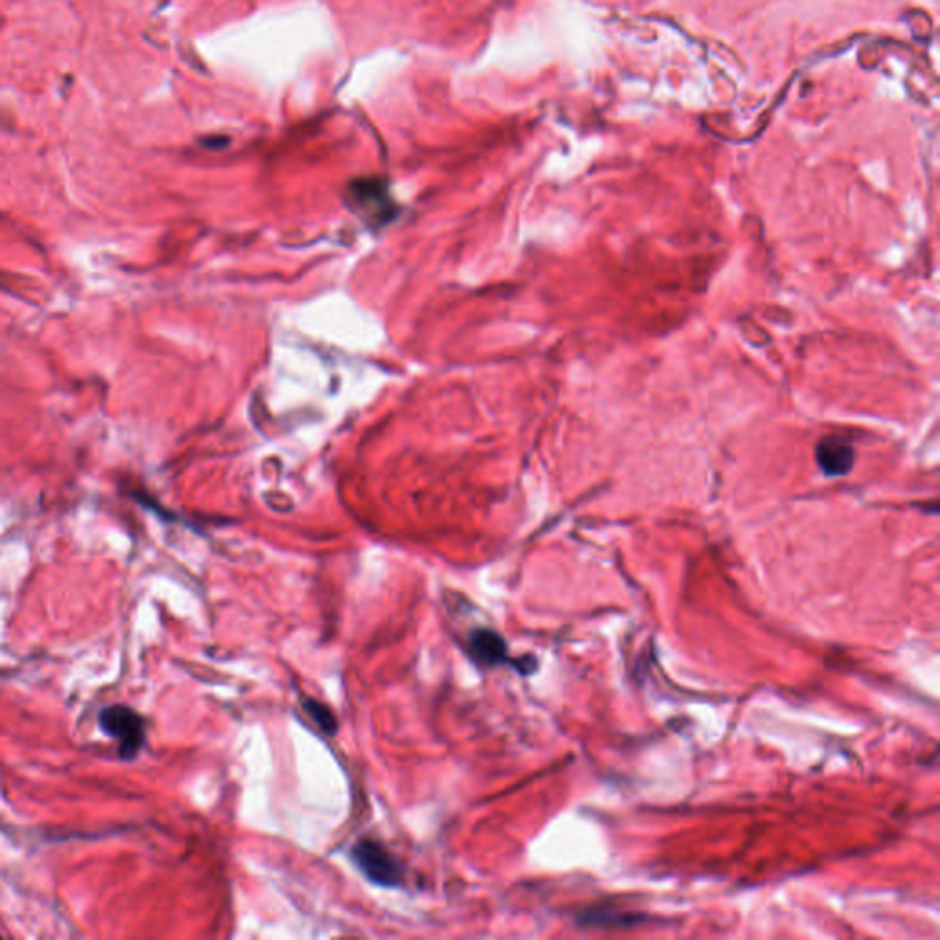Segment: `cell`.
Segmentation results:
<instances>
[{"label": "cell", "instance_id": "cell-4", "mask_svg": "<svg viewBox=\"0 0 940 940\" xmlns=\"http://www.w3.org/2000/svg\"><path fill=\"white\" fill-rule=\"evenodd\" d=\"M854 460H857L854 447L838 436H827L815 447V462L830 478H839L851 473Z\"/></svg>", "mask_w": 940, "mask_h": 940}, {"label": "cell", "instance_id": "cell-2", "mask_svg": "<svg viewBox=\"0 0 940 940\" xmlns=\"http://www.w3.org/2000/svg\"><path fill=\"white\" fill-rule=\"evenodd\" d=\"M351 860L360 873L375 886L399 887L402 881L401 863L394 852L377 839L362 838L351 847Z\"/></svg>", "mask_w": 940, "mask_h": 940}, {"label": "cell", "instance_id": "cell-5", "mask_svg": "<svg viewBox=\"0 0 940 940\" xmlns=\"http://www.w3.org/2000/svg\"><path fill=\"white\" fill-rule=\"evenodd\" d=\"M355 201L359 204L360 210L365 211V216L373 217V206H375V219L383 216L384 221H388V197L378 188L377 182H359V186L355 188Z\"/></svg>", "mask_w": 940, "mask_h": 940}, {"label": "cell", "instance_id": "cell-3", "mask_svg": "<svg viewBox=\"0 0 940 940\" xmlns=\"http://www.w3.org/2000/svg\"><path fill=\"white\" fill-rule=\"evenodd\" d=\"M468 656L481 665V667H498V665H513L521 674L533 672L531 667H526L524 659L511 658L507 653V643L502 635L489 629H476L471 632L465 643Z\"/></svg>", "mask_w": 940, "mask_h": 940}, {"label": "cell", "instance_id": "cell-6", "mask_svg": "<svg viewBox=\"0 0 940 940\" xmlns=\"http://www.w3.org/2000/svg\"><path fill=\"white\" fill-rule=\"evenodd\" d=\"M301 707H304L307 717L314 722L318 730L322 731L327 737H333L336 731H338L335 713L322 701L317 700V698H304Z\"/></svg>", "mask_w": 940, "mask_h": 940}, {"label": "cell", "instance_id": "cell-1", "mask_svg": "<svg viewBox=\"0 0 940 940\" xmlns=\"http://www.w3.org/2000/svg\"><path fill=\"white\" fill-rule=\"evenodd\" d=\"M100 727L118 741V755L124 762L134 761L145 746V720L127 706H108L100 713Z\"/></svg>", "mask_w": 940, "mask_h": 940}]
</instances>
